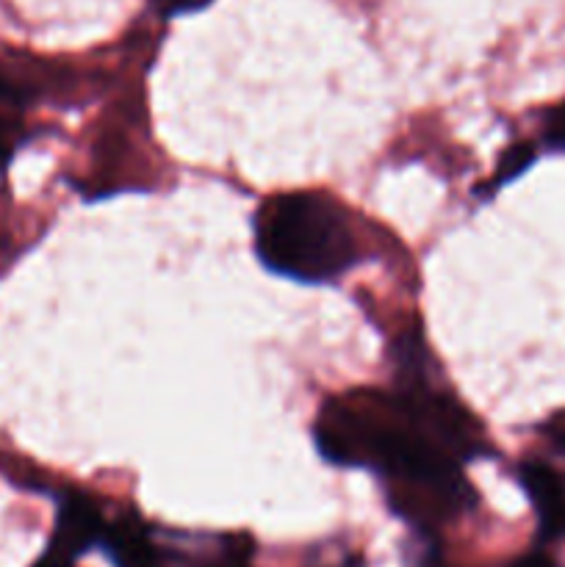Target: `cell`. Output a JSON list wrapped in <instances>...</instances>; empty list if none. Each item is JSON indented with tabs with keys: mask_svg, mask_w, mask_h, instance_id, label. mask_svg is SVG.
I'll return each mask as SVG.
<instances>
[{
	"mask_svg": "<svg viewBox=\"0 0 565 567\" xmlns=\"http://www.w3.org/2000/svg\"><path fill=\"white\" fill-rule=\"evenodd\" d=\"M22 122L17 114V94L9 83L0 81V166L11 158L20 144Z\"/></svg>",
	"mask_w": 565,
	"mask_h": 567,
	"instance_id": "6",
	"label": "cell"
},
{
	"mask_svg": "<svg viewBox=\"0 0 565 567\" xmlns=\"http://www.w3.org/2000/svg\"><path fill=\"white\" fill-rule=\"evenodd\" d=\"M521 485L526 496L535 504L537 520H541L543 540H557L565 537V485L548 465L530 463L521 465Z\"/></svg>",
	"mask_w": 565,
	"mask_h": 567,
	"instance_id": "4",
	"label": "cell"
},
{
	"mask_svg": "<svg viewBox=\"0 0 565 567\" xmlns=\"http://www.w3.org/2000/svg\"><path fill=\"white\" fill-rule=\"evenodd\" d=\"M255 252L288 280L332 282L360 264V238L349 210L321 192L275 194L255 216Z\"/></svg>",
	"mask_w": 565,
	"mask_h": 567,
	"instance_id": "1",
	"label": "cell"
},
{
	"mask_svg": "<svg viewBox=\"0 0 565 567\" xmlns=\"http://www.w3.org/2000/svg\"><path fill=\"white\" fill-rule=\"evenodd\" d=\"M210 0H153L155 9L161 11L164 17H175V14H188V11H199L205 9Z\"/></svg>",
	"mask_w": 565,
	"mask_h": 567,
	"instance_id": "9",
	"label": "cell"
},
{
	"mask_svg": "<svg viewBox=\"0 0 565 567\" xmlns=\"http://www.w3.org/2000/svg\"><path fill=\"white\" fill-rule=\"evenodd\" d=\"M314 437L327 463L386 474L419 443L421 426L402 391L360 388L321 404Z\"/></svg>",
	"mask_w": 565,
	"mask_h": 567,
	"instance_id": "2",
	"label": "cell"
},
{
	"mask_svg": "<svg viewBox=\"0 0 565 567\" xmlns=\"http://www.w3.org/2000/svg\"><path fill=\"white\" fill-rule=\"evenodd\" d=\"M103 546L116 567H161V551L147 526L136 518H120L105 526Z\"/></svg>",
	"mask_w": 565,
	"mask_h": 567,
	"instance_id": "5",
	"label": "cell"
},
{
	"mask_svg": "<svg viewBox=\"0 0 565 567\" xmlns=\"http://www.w3.org/2000/svg\"><path fill=\"white\" fill-rule=\"evenodd\" d=\"M513 567H554V563L546 554H530V557H521Z\"/></svg>",
	"mask_w": 565,
	"mask_h": 567,
	"instance_id": "12",
	"label": "cell"
},
{
	"mask_svg": "<svg viewBox=\"0 0 565 567\" xmlns=\"http://www.w3.org/2000/svg\"><path fill=\"white\" fill-rule=\"evenodd\" d=\"M543 138H546L548 147L565 153V103L554 105L543 114Z\"/></svg>",
	"mask_w": 565,
	"mask_h": 567,
	"instance_id": "8",
	"label": "cell"
},
{
	"mask_svg": "<svg viewBox=\"0 0 565 567\" xmlns=\"http://www.w3.org/2000/svg\"><path fill=\"white\" fill-rule=\"evenodd\" d=\"M546 435H548V441L554 443V446L563 449V452H565V415H557V419H554L552 424L546 426Z\"/></svg>",
	"mask_w": 565,
	"mask_h": 567,
	"instance_id": "10",
	"label": "cell"
},
{
	"mask_svg": "<svg viewBox=\"0 0 565 567\" xmlns=\"http://www.w3.org/2000/svg\"><path fill=\"white\" fill-rule=\"evenodd\" d=\"M222 567H244V565H238V563H233V565H222Z\"/></svg>",
	"mask_w": 565,
	"mask_h": 567,
	"instance_id": "13",
	"label": "cell"
},
{
	"mask_svg": "<svg viewBox=\"0 0 565 567\" xmlns=\"http://www.w3.org/2000/svg\"><path fill=\"white\" fill-rule=\"evenodd\" d=\"M532 161H535V147H532V144H515V147H510L507 153L502 155V161H499L496 177H493V188L502 186V183H510L513 177H518Z\"/></svg>",
	"mask_w": 565,
	"mask_h": 567,
	"instance_id": "7",
	"label": "cell"
},
{
	"mask_svg": "<svg viewBox=\"0 0 565 567\" xmlns=\"http://www.w3.org/2000/svg\"><path fill=\"white\" fill-rule=\"evenodd\" d=\"M105 518L100 509L89 502L86 496H66L59 507V520H55V535L50 543V551H59L64 557L75 559L86 548L103 543L105 535Z\"/></svg>",
	"mask_w": 565,
	"mask_h": 567,
	"instance_id": "3",
	"label": "cell"
},
{
	"mask_svg": "<svg viewBox=\"0 0 565 567\" xmlns=\"http://www.w3.org/2000/svg\"><path fill=\"white\" fill-rule=\"evenodd\" d=\"M72 563H75V559L64 557V554H59V551H48V554H44L42 559H39L37 565H33V567H75Z\"/></svg>",
	"mask_w": 565,
	"mask_h": 567,
	"instance_id": "11",
	"label": "cell"
}]
</instances>
